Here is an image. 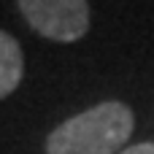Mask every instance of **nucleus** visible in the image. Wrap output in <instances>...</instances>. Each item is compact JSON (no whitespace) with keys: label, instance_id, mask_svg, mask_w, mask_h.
Masks as SVG:
<instances>
[{"label":"nucleus","instance_id":"nucleus-3","mask_svg":"<svg viewBox=\"0 0 154 154\" xmlns=\"http://www.w3.org/2000/svg\"><path fill=\"white\" fill-rule=\"evenodd\" d=\"M22 73H24L22 46H19V41L14 35H8V32L0 30V100L8 97L19 87Z\"/></svg>","mask_w":154,"mask_h":154},{"label":"nucleus","instance_id":"nucleus-1","mask_svg":"<svg viewBox=\"0 0 154 154\" xmlns=\"http://www.w3.org/2000/svg\"><path fill=\"white\" fill-rule=\"evenodd\" d=\"M135 116L119 100H103L62 125L46 138V154H116L133 135Z\"/></svg>","mask_w":154,"mask_h":154},{"label":"nucleus","instance_id":"nucleus-2","mask_svg":"<svg viewBox=\"0 0 154 154\" xmlns=\"http://www.w3.org/2000/svg\"><path fill=\"white\" fill-rule=\"evenodd\" d=\"M27 24L57 43L81 41L89 30V3L87 0H16Z\"/></svg>","mask_w":154,"mask_h":154},{"label":"nucleus","instance_id":"nucleus-4","mask_svg":"<svg viewBox=\"0 0 154 154\" xmlns=\"http://www.w3.org/2000/svg\"><path fill=\"white\" fill-rule=\"evenodd\" d=\"M119 154H154V143H135V146H127Z\"/></svg>","mask_w":154,"mask_h":154}]
</instances>
